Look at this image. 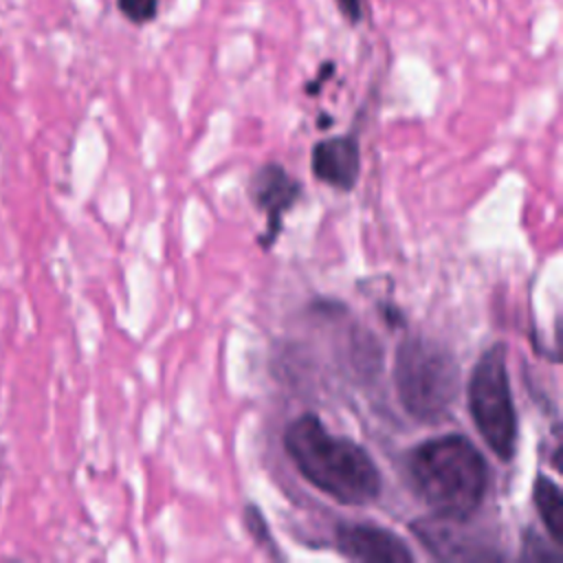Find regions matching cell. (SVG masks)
I'll list each match as a JSON object with an SVG mask.
<instances>
[{
  "instance_id": "cell-1",
  "label": "cell",
  "mask_w": 563,
  "mask_h": 563,
  "mask_svg": "<svg viewBox=\"0 0 563 563\" xmlns=\"http://www.w3.org/2000/svg\"><path fill=\"white\" fill-rule=\"evenodd\" d=\"M284 451L303 479L339 504L365 506L380 495V471L369 453L330 433L317 413H301L286 427Z\"/></svg>"
},
{
  "instance_id": "cell-2",
  "label": "cell",
  "mask_w": 563,
  "mask_h": 563,
  "mask_svg": "<svg viewBox=\"0 0 563 563\" xmlns=\"http://www.w3.org/2000/svg\"><path fill=\"white\" fill-rule=\"evenodd\" d=\"M416 495L435 512L473 519L488 490V464L475 444L457 433L418 444L407 460Z\"/></svg>"
},
{
  "instance_id": "cell-3",
  "label": "cell",
  "mask_w": 563,
  "mask_h": 563,
  "mask_svg": "<svg viewBox=\"0 0 563 563\" xmlns=\"http://www.w3.org/2000/svg\"><path fill=\"white\" fill-rule=\"evenodd\" d=\"M394 385L405 411L427 424L442 420L457 398L460 365L440 343L407 336L394 358Z\"/></svg>"
},
{
  "instance_id": "cell-4",
  "label": "cell",
  "mask_w": 563,
  "mask_h": 563,
  "mask_svg": "<svg viewBox=\"0 0 563 563\" xmlns=\"http://www.w3.org/2000/svg\"><path fill=\"white\" fill-rule=\"evenodd\" d=\"M466 398L471 418L488 449L501 462H510L517 446V413L508 383L504 343L490 345L477 358L468 378Z\"/></svg>"
},
{
  "instance_id": "cell-5",
  "label": "cell",
  "mask_w": 563,
  "mask_h": 563,
  "mask_svg": "<svg viewBox=\"0 0 563 563\" xmlns=\"http://www.w3.org/2000/svg\"><path fill=\"white\" fill-rule=\"evenodd\" d=\"M471 519H455L435 515L420 517L411 521V532L420 539V543L442 561H497V554L488 543H484L477 534L468 532Z\"/></svg>"
},
{
  "instance_id": "cell-6",
  "label": "cell",
  "mask_w": 563,
  "mask_h": 563,
  "mask_svg": "<svg viewBox=\"0 0 563 563\" xmlns=\"http://www.w3.org/2000/svg\"><path fill=\"white\" fill-rule=\"evenodd\" d=\"M251 198L255 207L266 216V231L260 238L262 249H271L282 231L284 213L297 202L301 196V183L295 180L282 165L268 163L251 180Z\"/></svg>"
},
{
  "instance_id": "cell-7",
  "label": "cell",
  "mask_w": 563,
  "mask_h": 563,
  "mask_svg": "<svg viewBox=\"0 0 563 563\" xmlns=\"http://www.w3.org/2000/svg\"><path fill=\"white\" fill-rule=\"evenodd\" d=\"M336 550L352 561L376 563H409L413 554L409 545L387 528L376 523H341L334 537Z\"/></svg>"
},
{
  "instance_id": "cell-8",
  "label": "cell",
  "mask_w": 563,
  "mask_h": 563,
  "mask_svg": "<svg viewBox=\"0 0 563 563\" xmlns=\"http://www.w3.org/2000/svg\"><path fill=\"white\" fill-rule=\"evenodd\" d=\"M312 176L339 191H350L361 172V150L352 134L323 139L314 143L310 156Z\"/></svg>"
},
{
  "instance_id": "cell-9",
  "label": "cell",
  "mask_w": 563,
  "mask_h": 563,
  "mask_svg": "<svg viewBox=\"0 0 563 563\" xmlns=\"http://www.w3.org/2000/svg\"><path fill=\"white\" fill-rule=\"evenodd\" d=\"M532 499L539 510V517L543 526L548 528L550 537L556 545L563 543V495L556 482H552L548 475H537L532 486Z\"/></svg>"
},
{
  "instance_id": "cell-10",
  "label": "cell",
  "mask_w": 563,
  "mask_h": 563,
  "mask_svg": "<svg viewBox=\"0 0 563 563\" xmlns=\"http://www.w3.org/2000/svg\"><path fill=\"white\" fill-rule=\"evenodd\" d=\"M244 526H246V532L253 537V541L266 550H271L273 556H279L277 550H275V541L268 532V523L266 519L262 517V512L257 510V506H246L244 508Z\"/></svg>"
},
{
  "instance_id": "cell-11",
  "label": "cell",
  "mask_w": 563,
  "mask_h": 563,
  "mask_svg": "<svg viewBox=\"0 0 563 563\" xmlns=\"http://www.w3.org/2000/svg\"><path fill=\"white\" fill-rule=\"evenodd\" d=\"M117 7L123 18L134 24H145L154 20L158 11V0H117Z\"/></svg>"
},
{
  "instance_id": "cell-12",
  "label": "cell",
  "mask_w": 563,
  "mask_h": 563,
  "mask_svg": "<svg viewBox=\"0 0 563 563\" xmlns=\"http://www.w3.org/2000/svg\"><path fill=\"white\" fill-rule=\"evenodd\" d=\"M526 539H530V545H528V543H523V552H521V556H523V559H528V561H545V559H559L556 554H552L548 548H543V545H541V541L537 539V534L528 532V534H526Z\"/></svg>"
},
{
  "instance_id": "cell-13",
  "label": "cell",
  "mask_w": 563,
  "mask_h": 563,
  "mask_svg": "<svg viewBox=\"0 0 563 563\" xmlns=\"http://www.w3.org/2000/svg\"><path fill=\"white\" fill-rule=\"evenodd\" d=\"M341 13L347 18V22L356 24L361 20V0H336Z\"/></svg>"
},
{
  "instance_id": "cell-14",
  "label": "cell",
  "mask_w": 563,
  "mask_h": 563,
  "mask_svg": "<svg viewBox=\"0 0 563 563\" xmlns=\"http://www.w3.org/2000/svg\"><path fill=\"white\" fill-rule=\"evenodd\" d=\"M380 312H383V319H385L391 328H402V325H405V317H402V312H400L396 306H391V303L380 306Z\"/></svg>"
}]
</instances>
